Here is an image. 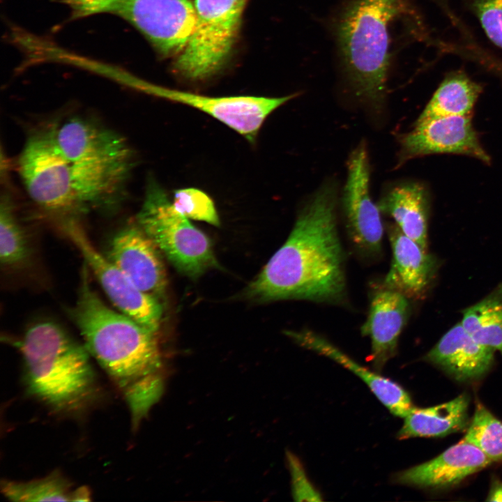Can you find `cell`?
Returning <instances> with one entry per match:
<instances>
[{"label":"cell","mask_w":502,"mask_h":502,"mask_svg":"<svg viewBox=\"0 0 502 502\" xmlns=\"http://www.w3.org/2000/svg\"><path fill=\"white\" fill-rule=\"evenodd\" d=\"M62 229L79 250L88 268L118 310L157 334L162 318V303L141 291L102 254L73 220H65Z\"/></svg>","instance_id":"30bf717a"},{"label":"cell","mask_w":502,"mask_h":502,"mask_svg":"<svg viewBox=\"0 0 502 502\" xmlns=\"http://www.w3.org/2000/svg\"><path fill=\"white\" fill-rule=\"evenodd\" d=\"M377 206L405 235L427 250L429 197L423 184H396L385 191Z\"/></svg>","instance_id":"ffe728a7"},{"label":"cell","mask_w":502,"mask_h":502,"mask_svg":"<svg viewBox=\"0 0 502 502\" xmlns=\"http://www.w3.org/2000/svg\"><path fill=\"white\" fill-rule=\"evenodd\" d=\"M461 324L478 343L502 354V284L464 310Z\"/></svg>","instance_id":"cb8c5ba5"},{"label":"cell","mask_w":502,"mask_h":502,"mask_svg":"<svg viewBox=\"0 0 502 502\" xmlns=\"http://www.w3.org/2000/svg\"><path fill=\"white\" fill-rule=\"evenodd\" d=\"M469 397L462 394L454 400L427 408L414 407L404 418L397 434L400 440L412 437H440L459 432L468 423Z\"/></svg>","instance_id":"44dd1931"},{"label":"cell","mask_w":502,"mask_h":502,"mask_svg":"<svg viewBox=\"0 0 502 502\" xmlns=\"http://www.w3.org/2000/svg\"><path fill=\"white\" fill-rule=\"evenodd\" d=\"M172 204L188 219L203 221L215 227L220 224L213 201L199 189L187 188L174 190Z\"/></svg>","instance_id":"4316f807"},{"label":"cell","mask_w":502,"mask_h":502,"mask_svg":"<svg viewBox=\"0 0 502 502\" xmlns=\"http://www.w3.org/2000/svg\"><path fill=\"white\" fill-rule=\"evenodd\" d=\"M400 163L434 153L471 156L485 163L490 158L473 127L471 116H451L416 123L400 139Z\"/></svg>","instance_id":"4fadbf2b"},{"label":"cell","mask_w":502,"mask_h":502,"mask_svg":"<svg viewBox=\"0 0 502 502\" xmlns=\"http://www.w3.org/2000/svg\"><path fill=\"white\" fill-rule=\"evenodd\" d=\"M70 20L98 14L119 17L137 29L160 56H177L195 26L190 0H61Z\"/></svg>","instance_id":"8992f818"},{"label":"cell","mask_w":502,"mask_h":502,"mask_svg":"<svg viewBox=\"0 0 502 502\" xmlns=\"http://www.w3.org/2000/svg\"><path fill=\"white\" fill-rule=\"evenodd\" d=\"M137 224L181 273L197 278L218 261L209 238L178 212L155 181L148 185Z\"/></svg>","instance_id":"52a82bcc"},{"label":"cell","mask_w":502,"mask_h":502,"mask_svg":"<svg viewBox=\"0 0 502 502\" xmlns=\"http://www.w3.org/2000/svg\"><path fill=\"white\" fill-rule=\"evenodd\" d=\"M246 1H195V29L176 56V73L188 80L202 81L223 68L236 44Z\"/></svg>","instance_id":"ba28073f"},{"label":"cell","mask_w":502,"mask_h":502,"mask_svg":"<svg viewBox=\"0 0 502 502\" xmlns=\"http://www.w3.org/2000/svg\"><path fill=\"white\" fill-rule=\"evenodd\" d=\"M1 493L13 501H89L87 487H75L60 471L26 482L2 480Z\"/></svg>","instance_id":"603a6c76"},{"label":"cell","mask_w":502,"mask_h":502,"mask_svg":"<svg viewBox=\"0 0 502 502\" xmlns=\"http://www.w3.org/2000/svg\"><path fill=\"white\" fill-rule=\"evenodd\" d=\"M84 264L68 314L84 345L121 393L136 429L163 391L162 357L156 333L108 307L91 286Z\"/></svg>","instance_id":"7a4b0ae2"},{"label":"cell","mask_w":502,"mask_h":502,"mask_svg":"<svg viewBox=\"0 0 502 502\" xmlns=\"http://www.w3.org/2000/svg\"><path fill=\"white\" fill-rule=\"evenodd\" d=\"M285 334L298 345L352 372L394 416L404 418L415 407L409 393L399 383L357 363L322 335L310 329L287 330Z\"/></svg>","instance_id":"e0dca14e"},{"label":"cell","mask_w":502,"mask_h":502,"mask_svg":"<svg viewBox=\"0 0 502 502\" xmlns=\"http://www.w3.org/2000/svg\"><path fill=\"white\" fill-rule=\"evenodd\" d=\"M386 231L392 259L382 284L408 298H420L435 273V259L426 249L405 235L395 223H388Z\"/></svg>","instance_id":"ac0fdd59"},{"label":"cell","mask_w":502,"mask_h":502,"mask_svg":"<svg viewBox=\"0 0 502 502\" xmlns=\"http://www.w3.org/2000/svg\"><path fill=\"white\" fill-rule=\"evenodd\" d=\"M463 440L478 448L492 462L502 461V422L480 402Z\"/></svg>","instance_id":"484cf974"},{"label":"cell","mask_w":502,"mask_h":502,"mask_svg":"<svg viewBox=\"0 0 502 502\" xmlns=\"http://www.w3.org/2000/svg\"><path fill=\"white\" fill-rule=\"evenodd\" d=\"M402 0H354L337 27L341 56L355 94L372 109L383 106L390 66V23Z\"/></svg>","instance_id":"277c9868"},{"label":"cell","mask_w":502,"mask_h":502,"mask_svg":"<svg viewBox=\"0 0 502 502\" xmlns=\"http://www.w3.org/2000/svg\"><path fill=\"white\" fill-rule=\"evenodd\" d=\"M291 473L292 496L297 501H320L322 496L309 480L297 457L290 452L287 455Z\"/></svg>","instance_id":"f1b7e54d"},{"label":"cell","mask_w":502,"mask_h":502,"mask_svg":"<svg viewBox=\"0 0 502 502\" xmlns=\"http://www.w3.org/2000/svg\"><path fill=\"white\" fill-rule=\"evenodd\" d=\"M487 501H502V482L499 480L492 482Z\"/></svg>","instance_id":"f546056e"},{"label":"cell","mask_w":502,"mask_h":502,"mask_svg":"<svg viewBox=\"0 0 502 502\" xmlns=\"http://www.w3.org/2000/svg\"><path fill=\"white\" fill-rule=\"evenodd\" d=\"M410 312L409 298L381 284L371 296L368 315L360 330L371 342L370 360L376 372L396 355L400 334Z\"/></svg>","instance_id":"9a60e30c"},{"label":"cell","mask_w":502,"mask_h":502,"mask_svg":"<svg viewBox=\"0 0 502 502\" xmlns=\"http://www.w3.org/2000/svg\"><path fill=\"white\" fill-rule=\"evenodd\" d=\"M28 393L56 412L75 413L97 393L91 355L52 321L31 325L17 342Z\"/></svg>","instance_id":"3957f363"},{"label":"cell","mask_w":502,"mask_h":502,"mask_svg":"<svg viewBox=\"0 0 502 502\" xmlns=\"http://www.w3.org/2000/svg\"><path fill=\"white\" fill-rule=\"evenodd\" d=\"M424 359L461 381L479 379L491 367L494 350L478 343L461 323L455 324Z\"/></svg>","instance_id":"d6986e66"},{"label":"cell","mask_w":502,"mask_h":502,"mask_svg":"<svg viewBox=\"0 0 502 502\" xmlns=\"http://www.w3.org/2000/svg\"><path fill=\"white\" fill-rule=\"evenodd\" d=\"M489 39L502 49V0H466Z\"/></svg>","instance_id":"83f0119b"},{"label":"cell","mask_w":502,"mask_h":502,"mask_svg":"<svg viewBox=\"0 0 502 502\" xmlns=\"http://www.w3.org/2000/svg\"><path fill=\"white\" fill-rule=\"evenodd\" d=\"M337 188L322 185L299 211L284 243L248 285L257 302L346 301L344 256L337 227Z\"/></svg>","instance_id":"6da1fadb"},{"label":"cell","mask_w":502,"mask_h":502,"mask_svg":"<svg viewBox=\"0 0 502 502\" xmlns=\"http://www.w3.org/2000/svg\"><path fill=\"white\" fill-rule=\"evenodd\" d=\"M492 462L478 448L462 439L436 457L397 473L393 480L421 488L448 487Z\"/></svg>","instance_id":"2e32d148"},{"label":"cell","mask_w":502,"mask_h":502,"mask_svg":"<svg viewBox=\"0 0 502 502\" xmlns=\"http://www.w3.org/2000/svg\"><path fill=\"white\" fill-rule=\"evenodd\" d=\"M342 203L347 234L356 251L365 259L379 258L383 226L381 211L370 193L369 158L364 142L349 158Z\"/></svg>","instance_id":"8fae6325"},{"label":"cell","mask_w":502,"mask_h":502,"mask_svg":"<svg viewBox=\"0 0 502 502\" xmlns=\"http://www.w3.org/2000/svg\"><path fill=\"white\" fill-rule=\"evenodd\" d=\"M482 86L462 71L450 73L437 88L416 123L451 116H471Z\"/></svg>","instance_id":"7402d4cb"},{"label":"cell","mask_w":502,"mask_h":502,"mask_svg":"<svg viewBox=\"0 0 502 502\" xmlns=\"http://www.w3.org/2000/svg\"><path fill=\"white\" fill-rule=\"evenodd\" d=\"M54 134L70 163L84 209L113 202L133 166L132 151L126 140L81 117L70 118L55 126Z\"/></svg>","instance_id":"5b68a950"},{"label":"cell","mask_w":502,"mask_h":502,"mask_svg":"<svg viewBox=\"0 0 502 502\" xmlns=\"http://www.w3.org/2000/svg\"><path fill=\"white\" fill-rule=\"evenodd\" d=\"M27 236L18 222L7 197L2 198L0 210V261L6 267L18 266L30 255Z\"/></svg>","instance_id":"d4e9b609"},{"label":"cell","mask_w":502,"mask_h":502,"mask_svg":"<svg viewBox=\"0 0 502 502\" xmlns=\"http://www.w3.org/2000/svg\"><path fill=\"white\" fill-rule=\"evenodd\" d=\"M105 256L141 291L162 303L167 283L161 252L138 224L118 231Z\"/></svg>","instance_id":"5bb4252c"},{"label":"cell","mask_w":502,"mask_h":502,"mask_svg":"<svg viewBox=\"0 0 502 502\" xmlns=\"http://www.w3.org/2000/svg\"><path fill=\"white\" fill-rule=\"evenodd\" d=\"M17 167L29 197L40 208L61 215L85 211L75 188L70 163L56 140L54 127L29 136Z\"/></svg>","instance_id":"9c48e42d"},{"label":"cell","mask_w":502,"mask_h":502,"mask_svg":"<svg viewBox=\"0 0 502 502\" xmlns=\"http://www.w3.org/2000/svg\"><path fill=\"white\" fill-rule=\"evenodd\" d=\"M144 91L203 112L242 135L251 144L256 142L266 118L277 108L296 97L235 96L212 97L141 82Z\"/></svg>","instance_id":"7c38bea8"}]
</instances>
